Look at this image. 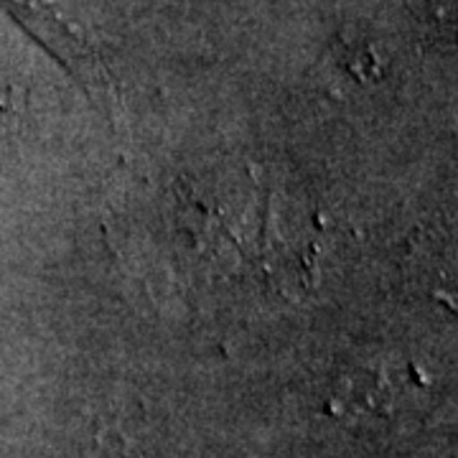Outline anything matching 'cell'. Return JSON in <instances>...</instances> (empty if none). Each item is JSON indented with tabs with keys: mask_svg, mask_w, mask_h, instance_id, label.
Instances as JSON below:
<instances>
[{
	"mask_svg": "<svg viewBox=\"0 0 458 458\" xmlns=\"http://www.w3.org/2000/svg\"><path fill=\"white\" fill-rule=\"evenodd\" d=\"M0 5L31 33L33 38L64 64L74 82L99 113L117 117L120 95L107 62L102 59L95 38L74 16H69L62 0H0Z\"/></svg>",
	"mask_w": 458,
	"mask_h": 458,
	"instance_id": "6da1fadb",
	"label": "cell"
}]
</instances>
